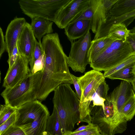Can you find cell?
Listing matches in <instances>:
<instances>
[{"instance_id": "obj_1", "label": "cell", "mask_w": 135, "mask_h": 135, "mask_svg": "<svg viewBox=\"0 0 135 135\" xmlns=\"http://www.w3.org/2000/svg\"><path fill=\"white\" fill-rule=\"evenodd\" d=\"M41 44L45 56L44 69L37 93V99L44 100L60 84H73L67 62L57 33L45 35Z\"/></svg>"}, {"instance_id": "obj_2", "label": "cell", "mask_w": 135, "mask_h": 135, "mask_svg": "<svg viewBox=\"0 0 135 135\" xmlns=\"http://www.w3.org/2000/svg\"><path fill=\"white\" fill-rule=\"evenodd\" d=\"M70 84H62L54 90L53 98L61 124L62 135L73 129L80 122L79 111L80 99L72 89Z\"/></svg>"}, {"instance_id": "obj_3", "label": "cell", "mask_w": 135, "mask_h": 135, "mask_svg": "<svg viewBox=\"0 0 135 135\" xmlns=\"http://www.w3.org/2000/svg\"><path fill=\"white\" fill-rule=\"evenodd\" d=\"M42 72L31 73L14 87L5 88L1 94L5 104L18 108L37 99V93Z\"/></svg>"}, {"instance_id": "obj_4", "label": "cell", "mask_w": 135, "mask_h": 135, "mask_svg": "<svg viewBox=\"0 0 135 135\" xmlns=\"http://www.w3.org/2000/svg\"><path fill=\"white\" fill-rule=\"evenodd\" d=\"M135 53L126 41L115 40L91 61L90 66L93 69L104 71Z\"/></svg>"}, {"instance_id": "obj_5", "label": "cell", "mask_w": 135, "mask_h": 135, "mask_svg": "<svg viewBox=\"0 0 135 135\" xmlns=\"http://www.w3.org/2000/svg\"><path fill=\"white\" fill-rule=\"evenodd\" d=\"M103 74L93 69L78 77V82L81 90L79 111L81 122L91 123L90 105L91 98L99 85L105 81Z\"/></svg>"}, {"instance_id": "obj_6", "label": "cell", "mask_w": 135, "mask_h": 135, "mask_svg": "<svg viewBox=\"0 0 135 135\" xmlns=\"http://www.w3.org/2000/svg\"><path fill=\"white\" fill-rule=\"evenodd\" d=\"M71 0H20L23 13L31 19L41 17L55 22L62 8Z\"/></svg>"}, {"instance_id": "obj_7", "label": "cell", "mask_w": 135, "mask_h": 135, "mask_svg": "<svg viewBox=\"0 0 135 135\" xmlns=\"http://www.w3.org/2000/svg\"><path fill=\"white\" fill-rule=\"evenodd\" d=\"M134 93L131 83L122 80L107 98L112 103L114 114L110 123L112 129L119 128L126 124L127 121L122 117L120 112L125 104Z\"/></svg>"}, {"instance_id": "obj_8", "label": "cell", "mask_w": 135, "mask_h": 135, "mask_svg": "<svg viewBox=\"0 0 135 135\" xmlns=\"http://www.w3.org/2000/svg\"><path fill=\"white\" fill-rule=\"evenodd\" d=\"M91 40L90 30L77 41L71 42L69 55L67 58L68 66L75 72H84L86 67L90 64L88 53Z\"/></svg>"}, {"instance_id": "obj_9", "label": "cell", "mask_w": 135, "mask_h": 135, "mask_svg": "<svg viewBox=\"0 0 135 135\" xmlns=\"http://www.w3.org/2000/svg\"><path fill=\"white\" fill-rule=\"evenodd\" d=\"M48 112L46 107L38 100L27 103L17 108L16 119L13 125L19 126L31 123Z\"/></svg>"}, {"instance_id": "obj_10", "label": "cell", "mask_w": 135, "mask_h": 135, "mask_svg": "<svg viewBox=\"0 0 135 135\" xmlns=\"http://www.w3.org/2000/svg\"><path fill=\"white\" fill-rule=\"evenodd\" d=\"M27 58L21 55L11 68L8 69L3 80L5 88H12L20 83L31 73Z\"/></svg>"}, {"instance_id": "obj_11", "label": "cell", "mask_w": 135, "mask_h": 135, "mask_svg": "<svg viewBox=\"0 0 135 135\" xmlns=\"http://www.w3.org/2000/svg\"><path fill=\"white\" fill-rule=\"evenodd\" d=\"M90 0H71L61 9L55 22L60 28H64L88 6Z\"/></svg>"}, {"instance_id": "obj_12", "label": "cell", "mask_w": 135, "mask_h": 135, "mask_svg": "<svg viewBox=\"0 0 135 135\" xmlns=\"http://www.w3.org/2000/svg\"><path fill=\"white\" fill-rule=\"evenodd\" d=\"M36 40L31 25L26 22L18 39L17 44L20 54L27 58L29 64L32 58Z\"/></svg>"}, {"instance_id": "obj_13", "label": "cell", "mask_w": 135, "mask_h": 135, "mask_svg": "<svg viewBox=\"0 0 135 135\" xmlns=\"http://www.w3.org/2000/svg\"><path fill=\"white\" fill-rule=\"evenodd\" d=\"M26 22L24 18L16 17L7 26L4 36L6 51L8 53V58L11 55Z\"/></svg>"}, {"instance_id": "obj_14", "label": "cell", "mask_w": 135, "mask_h": 135, "mask_svg": "<svg viewBox=\"0 0 135 135\" xmlns=\"http://www.w3.org/2000/svg\"><path fill=\"white\" fill-rule=\"evenodd\" d=\"M118 0H95L91 30L95 34L98 28L105 23L109 12Z\"/></svg>"}, {"instance_id": "obj_15", "label": "cell", "mask_w": 135, "mask_h": 135, "mask_svg": "<svg viewBox=\"0 0 135 135\" xmlns=\"http://www.w3.org/2000/svg\"><path fill=\"white\" fill-rule=\"evenodd\" d=\"M90 20L81 19L70 24L65 28V33L71 42L85 35L91 29Z\"/></svg>"}, {"instance_id": "obj_16", "label": "cell", "mask_w": 135, "mask_h": 135, "mask_svg": "<svg viewBox=\"0 0 135 135\" xmlns=\"http://www.w3.org/2000/svg\"><path fill=\"white\" fill-rule=\"evenodd\" d=\"M135 19V10L120 17L107 19L105 23L98 28L96 34L99 37L106 36L112 25L122 23L127 27Z\"/></svg>"}, {"instance_id": "obj_17", "label": "cell", "mask_w": 135, "mask_h": 135, "mask_svg": "<svg viewBox=\"0 0 135 135\" xmlns=\"http://www.w3.org/2000/svg\"><path fill=\"white\" fill-rule=\"evenodd\" d=\"M53 22L47 19L37 17L31 19V24L34 35L41 45V40L45 35L52 33Z\"/></svg>"}, {"instance_id": "obj_18", "label": "cell", "mask_w": 135, "mask_h": 135, "mask_svg": "<svg viewBox=\"0 0 135 135\" xmlns=\"http://www.w3.org/2000/svg\"><path fill=\"white\" fill-rule=\"evenodd\" d=\"M49 115V112L31 123L17 126L22 130L26 135H42L46 131L47 120Z\"/></svg>"}, {"instance_id": "obj_19", "label": "cell", "mask_w": 135, "mask_h": 135, "mask_svg": "<svg viewBox=\"0 0 135 135\" xmlns=\"http://www.w3.org/2000/svg\"><path fill=\"white\" fill-rule=\"evenodd\" d=\"M115 41L109 36L91 41L88 53L89 61H91L101 54L112 42Z\"/></svg>"}, {"instance_id": "obj_20", "label": "cell", "mask_w": 135, "mask_h": 135, "mask_svg": "<svg viewBox=\"0 0 135 135\" xmlns=\"http://www.w3.org/2000/svg\"><path fill=\"white\" fill-rule=\"evenodd\" d=\"M134 10L135 0H118L110 10L107 19L120 17Z\"/></svg>"}, {"instance_id": "obj_21", "label": "cell", "mask_w": 135, "mask_h": 135, "mask_svg": "<svg viewBox=\"0 0 135 135\" xmlns=\"http://www.w3.org/2000/svg\"><path fill=\"white\" fill-rule=\"evenodd\" d=\"M46 131L52 135H62L61 124L57 110L54 106L52 114L47 119Z\"/></svg>"}, {"instance_id": "obj_22", "label": "cell", "mask_w": 135, "mask_h": 135, "mask_svg": "<svg viewBox=\"0 0 135 135\" xmlns=\"http://www.w3.org/2000/svg\"><path fill=\"white\" fill-rule=\"evenodd\" d=\"M109 89L108 85L105 80L99 86L93 95L90 101L93 102V106H102L104 110V102L108 96V92Z\"/></svg>"}, {"instance_id": "obj_23", "label": "cell", "mask_w": 135, "mask_h": 135, "mask_svg": "<svg viewBox=\"0 0 135 135\" xmlns=\"http://www.w3.org/2000/svg\"><path fill=\"white\" fill-rule=\"evenodd\" d=\"M135 62L117 71L109 76L107 78L111 79H120L131 83L135 80L134 68Z\"/></svg>"}, {"instance_id": "obj_24", "label": "cell", "mask_w": 135, "mask_h": 135, "mask_svg": "<svg viewBox=\"0 0 135 135\" xmlns=\"http://www.w3.org/2000/svg\"><path fill=\"white\" fill-rule=\"evenodd\" d=\"M130 30H128L124 24L119 23L112 25L110 27L108 35L114 40L125 42Z\"/></svg>"}, {"instance_id": "obj_25", "label": "cell", "mask_w": 135, "mask_h": 135, "mask_svg": "<svg viewBox=\"0 0 135 135\" xmlns=\"http://www.w3.org/2000/svg\"><path fill=\"white\" fill-rule=\"evenodd\" d=\"M120 115L127 121L131 120L135 115L134 92L123 107Z\"/></svg>"}, {"instance_id": "obj_26", "label": "cell", "mask_w": 135, "mask_h": 135, "mask_svg": "<svg viewBox=\"0 0 135 135\" xmlns=\"http://www.w3.org/2000/svg\"><path fill=\"white\" fill-rule=\"evenodd\" d=\"M135 62V53L125 59L114 67L104 71L103 75L104 78L108 77L115 72L126 66Z\"/></svg>"}, {"instance_id": "obj_27", "label": "cell", "mask_w": 135, "mask_h": 135, "mask_svg": "<svg viewBox=\"0 0 135 135\" xmlns=\"http://www.w3.org/2000/svg\"><path fill=\"white\" fill-rule=\"evenodd\" d=\"M0 108V125H1L16 112L17 108L5 104L1 105Z\"/></svg>"}, {"instance_id": "obj_28", "label": "cell", "mask_w": 135, "mask_h": 135, "mask_svg": "<svg viewBox=\"0 0 135 135\" xmlns=\"http://www.w3.org/2000/svg\"><path fill=\"white\" fill-rule=\"evenodd\" d=\"M44 54L42 44L40 45L37 40L35 45L34 52L32 59L31 61L29 63L30 68L31 71L35 61L41 56Z\"/></svg>"}, {"instance_id": "obj_29", "label": "cell", "mask_w": 135, "mask_h": 135, "mask_svg": "<svg viewBox=\"0 0 135 135\" xmlns=\"http://www.w3.org/2000/svg\"><path fill=\"white\" fill-rule=\"evenodd\" d=\"M45 59V56L44 54L35 61L33 68L31 71V73L42 72L44 68Z\"/></svg>"}, {"instance_id": "obj_30", "label": "cell", "mask_w": 135, "mask_h": 135, "mask_svg": "<svg viewBox=\"0 0 135 135\" xmlns=\"http://www.w3.org/2000/svg\"><path fill=\"white\" fill-rule=\"evenodd\" d=\"M16 112L3 124L0 125V135H1L9 127L14 125L16 119Z\"/></svg>"}, {"instance_id": "obj_31", "label": "cell", "mask_w": 135, "mask_h": 135, "mask_svg": "<svg viewBox=\"0 0 135 135\" xmlns=\"http://www.w3.org/2000/svg\"><path fill=\"white\" fill-rule=\"evenodd\" d=\"M1 135H26L19 127L13 125L9 127Z\"/></svg>"}, {"instance_id": "obj_32", "label": "cell", "mask_w": 135, "mask_h": 135, "mask_svg": "<svg viewBox=\"0 0 135 135\" xmlns=\"http://www.w3.org/2000/svg\"><path fill=\"white\" fill-rule=\"evenodd\" d=\"M100 133L98 127L94 126L90 128L73 133L69 135H97Z\"/></svg>"}, {"instance_id": "obj_33", "label": "cell", "mask_w": 135, "mask_h": 135, "mask_svg": "<svg viewBox=\"0 0 135 135\" xmlns=\"http://www.w3.org/2000/svg\"><path fill=\"white\" fill-rule=\"evenodd\" d=\"M20 55L18 51L16 44L14 48L10 57L8 58L7 61L9 65V68L8 69H10L11 68Z\"/></svg>"}, {"instance_id": "obj_34", "label": "cell", "mask_w": 135, "mask_h": 135, "mask_svg": "<svg viewBox=\"0 0 135 135\" xmlns=\"http://www.w3.org/2000/svg\"><path fill=\"white\" fill-rule=\"evenodd\" d=\"M71 75L76 90V94L80 99L81 95V90L80 85L78 82V77H76L71 74Z\"/></svg>"}, {"instance_id": "obj_35", "label": "cell", "mask_w": 135, "mask_h": 135, "mask_svg": "<svg viewBox=\"0 0 135 135\" xmlns=\"http://www.w3.org/2000/svg\"><path fill=\"white\" fill-rule=\"evenodd\" d=\"M0 57L6 50V44L5 36H4L2 30L0 27Z\"/></svg>"}, {"instance_id": "obj_36", "label": "cell", "mask_w": 135, "mask_h": 135, "mask_svg": "<svg viewBox=\"0 0 135 135\" xmlns=\"http://www.w3.org/2000/svg\"><path fill=\"white\" fill-rule=\"evenodd\" d=\"M126 41L129 44L132 49L135 53V34L130 31Z\"/></svg>"}, {"instance_id": "obj_37", "label": "cell", "mask_w": 135, "mask_h": 135, "mask_svg": "<svg viewBox=\"0 0 135 135\" xmlns=\"http://www.w3.org/2000/svg\"><path fill=\"white\" fill-rule=\"evenodd\" d=\"M94 126L91 123L88 124L87 125H83L79 127L73 131H70L66 132L63 135H69L71 134L90 128Z\"/></svg>"}, {"instance_id": "obj_38", "label": "cell", "mask_w": 135, "mask_h": 135, "mask_svg": "<svg viewBox=\"0 0 135 135\" xmlns=\"http://www.w3.org/2000/svg\"><path fill=\"white\" fill-rule=\"evenodd\" d=\"M131 83L132 86L133 90L135 93V80L131 82Z\"/></svg>"}, {"instance_id": "obj_39", "label": "cell", "mask_w": 135, "mask_h": 135, "mask_svg": "<svg viewBox=\"0 0 135 135\" xmlns=\"http://www.w3.org/2000/svg\"><path fill=\"white\" fill-rule=\"evenodd\" d=\"M130 30V31L133 33L135 34V26L132 28Z\"/></svg>"}, {"instance_id": "obj_40", "label": "cell", "mask_w": 135, "mask_h": 135, "mask_svg": "<svg viewBox=\"0 0 135 135\" xmlns=\"http://www.w3.org/2000/svg\"><path fill=\"white\" fill-rule=\"evenodd\" d=\"M42 135H52L51 134H49L48 133H47L46 131H45L43 133Z\"/></svg>"}, {"instance_id": "obj_41", "label": "cell", "mask_w": 135, "mask_h": 135, "mask_svg": "<svg viewBox=\"0 0 135 135\" xmlns=\"http://www.w3.org/2000/svg\"><path fill=\"white\" fill-rule=\"evenodd\" d=\"M97 135H107L100 133L99 134Z\"/></svg>"}, {"instance_id": "obj_42", "label": "cell", "mask_w": 135, "mask_h": 135, "mask_svg": "<svg viewBox=\"0 0 135 135\" xmlns=\"http://www.w3.org/2000/svg\"><path fill=\"white\" fill-rule=\"evenodd\" d=\"M134 73L135 74V64L134 65Z\"/></svg>"}]
</instances>
